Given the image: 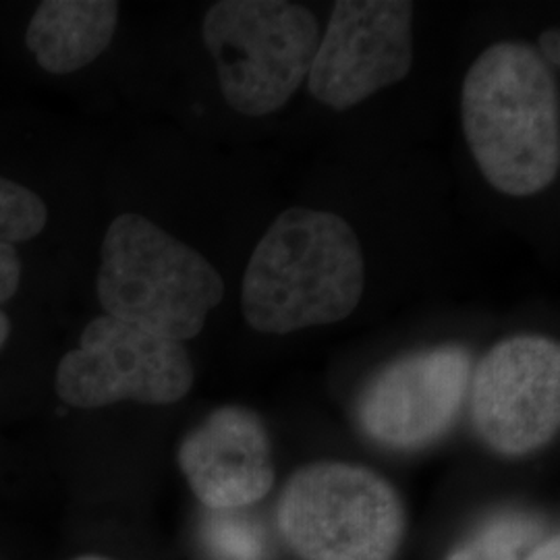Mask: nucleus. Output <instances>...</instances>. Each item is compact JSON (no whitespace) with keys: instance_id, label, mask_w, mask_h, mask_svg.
Returning a JSON list of instances; mask_svg holds the SVG:
<instances>
[{"instance_id":"nucleus-13","label":"nucleus","mask_w":560,"mask_h":560,"mask_svg":"<svg viewBox=\"0 0 560 560\" xmlns=\"http://www.w3.org/2000/svg\"><path fill=\"white\" fill-rule=\"evenodd\" d=\"M201 541L212 560H268L270 546L260 523L235 511H210Z\"/></svg>"},{"instance_id":"nucleus-19","label":"nucleus","mask_w":560,"mask_h":560,"mask_svg":"<svg viewBox=\"0 0 560 560\" xmlns=\"http://www.w3.org/2000/svg\"><path fill=\"white\" fill-rule=\"evenodd\" d=\"M71 560H113L108 559V557H101V555H83V557H78V559Z\"/></svg>"},{"instance_id":"nucleus-3","label":"nucleus","mask_w":560,"mask_h":560,"mask_svg":"<svg viewBox=\"0 0 560 560\" xmlns=\"http://www.w3.org/2000/svg\"><path fill=\"white\" fill-rule=\"evenodd\" d=\"M96 289L106 316L179 342L198 337L224 298L210 261L136 212L110 222Z\"/></svg>"},{"instance_id":"nucleus-17","label":"nucleus","mask_w":560,"mask_h":560,"mask_svg":"<svg viewBox=\"0 0 560 560\" xmlns=\"http://www.w3.org/2000/svg\"><path fill=\"white\" fill-rule=\"evenodd\" d=\"M525 560H560L559 536H552V538L541 541L540 546L534 548Z\"/></svg>"},{"instance_id":"nucleus-12","label":"nucleus","mask_w":560,"mask_h":560,"mask_svg":"<svg viewBox=\"0 0 560 560\" xmlns=\"http://www.w3.org/2000/svg\"><path fill=\"white\" fill-rule=\"evenodd\" d=\"M544 523L529 513H499L460 544L448 560H525L538 548Z\"/></svg>"},{"instance_id":"nucleus-10","label":"nucleus","mask_w":560,"mask_h":560,"mask_svg":"<svg viewBox=\"0 0 560 560\" xmlns=\"http://www.w3.org/2000/svg\"><path fill=\"white\" fill-rule=\"evenodd\" d=\"M179 467L210 511H240L275 486L272 446L260 416L241 405L212 411L179 446Z\"/></svg>"},{"instance_id":"nucleus-11","label":"nucleus","mask_w":560,"mask_h":560,"mask_svg":"<svg viewBox=\"0 0 560 560\" xmlns=\"http://www.w3.org/2000/svg\"><path fill=\"white\" fill-rule=\"evenodd\" d=\"M113 0H44L25 32V46L44 71L75 73L101 57L119 25Z\"/></svg>"},{"instance_id":"nucleus-5","label":"nucleus","mask_w":560,"mask_h":560,"mask_svg":"<svg viewBox=\"0 0 560 560\" xmlns=\"http://www.w3.org/2000/svg\"><path fill=\"white\" fill-rule=\"evenodd\" d=\"M222 96L245 117L280 110L307 80L320 44L316 15L282 0H222L201 21Z\"/></svg>"},{"instance_id":"nucleus-8","label":"nucleus","mask_w":560,"mask_h":560,"mask_svg":"<svg viewBox=\"0 0 560 560\" xmlns=\"http://www.w3.org/2000/svg\"><path fill=\"white\" fill-rule=\"evenodd\" d=\"M471 372L474 358L463 345H439L386 363L358 397L363 434L393 451L432 446L459 418Z\"/></svg>"},{"instance_id":"nucleus-18","label":"nucleus","mask_w":560,"mask_h":560,"mask_svg":"<svg viewBox=\"0 0 560 560\" xmlns=\"http://www.w3.org/2000/svg\"><path fill=\"white\" fill-rule=\"evenodd\" d=\"M9 335H11V320L7 318L4 312H0V351H2L4 342L9 340Z\"/></svg>"},{"instance_id":"nucleus-6","label":"nucleus","mask_w":560,"mask_h":560,"mask_svg":"<svg viewBox=\"0 0 560 560\" xmlns=\"http://www.w3.org/2000/svg\"><path fill=\"white\" fill-rule=\"evenodd\" d=\"M194 378L183 342L104 314L60 360L55 386L67 405L98 409L120 400L171 405L187 397Z\"/></svg>"},{"instance_id":"nucleus-7","label":"nucleus","mask_w":560,"mask_h":560,"mask_svg":"<svg viewBox=\"0 0 560 560\" xmlns=\"http://www.w3.org/2000/svg\"><path fill=\"white\" fill-rule=\"evenodd\" d=\"M471 421L481 442L504 457H525L557 436L560 347L525 335L494 345L469 382Z\"/></svg>"},{"instance_id":"nucleus-15","label":"nucleus","mask_w":560,"mask_h":560,"mask_svg":"<svg viewBox=\"0 0 560 560\" xmlns=\"http://www.w3.org/2000/svg\"><path fill=\"white\" fill-rule=\"evenodd\" d=\"M21 282V260L13 245L0 243V303L15 298Z\"/></svg>"},{"instance_id":"nucleus-16","label":"nucleus","mask_w":560,"mask_h":560,"mask_svg":"<svg viewBox=\"0 0 560 560\" xmlns=\"http://www.w3.org/2000/svg\"><path fill=\"white\" fill-rule=\"evenodd\" d=\"M538 55H540L544 62L552 69H559L560 65V34L559 27H548L546 32H541L538 38Z\"/></svg>"},{"instance_id":"nucleus-4","label":"nucleus","mask_w":560,"mask_h":560,"mask_svg":"<svg viewBox=\"0 0 560 560\" xmlns=\"http://www.w3.org/2000/svg\"><path fill=\"white\" fill-rule=\"evenodd\" d=\"M277 521L301 560H395L407 532L393 483L340 460L298 469L280 492Z\"/></svg>"},{"instance_id":"nucleus-9","label":"nucleus","mask_w":560,"mask_h":560,"mask_svg":"<svg viewBox=\"0 0 560 560\" xmlns=\"http://www.w3.org/2000/svg\"><path fill=\"white\" fill-rule=\"evenodd\" d=\"M409 0H340L320 36L307 88L316 101L347 110L405 80L413 65Z\"/></svg>"},{"instance_id":"nucleus-14","label":"nucleus","mask_w":560,"mask_h":560,"mask_svg":"<svg viewBox=\"0 0 560 560\" xmlns=\"http://www.w3.org/2000/svg\"><path fill=\"white\" fill-rule=\"evenodd\" d=\"M48 224L40 196L15 180L0 177V243L15 245L36 240Z\"/></svg>"},{"instance_id":"nucleus-2","label":"nucleus","mask_w":560,"mask_h":560,"mask_svg":"<svg viewBox=\"0 0 560 560\" xmlns=\"http://www.w3.org/2000/svg\"><path fill=\"white\" fill-rule=\"evenodd\" d=\"M363 287L365 260L353 226L332 212L289 208L252 254L241 310L254 330L289 335L349 318Z\"/></svg>"},{"instance_id":"nucleus-1","label":"nucleus","mask_w":560,"mask_h":560,"mask_svg":"<svg viewBox=\"0 0 560 560\" xmlns=\"http://www.w3.org/2000/svg\"><path fill=\"white\" fill-rule=\"evenodd\" d=\"M460 115L481 175L501 194L534 196L560 168L559 88L527 42H497L469 67Z\"/></svg>"}]
</instances>
